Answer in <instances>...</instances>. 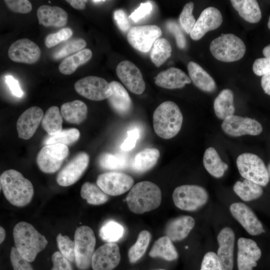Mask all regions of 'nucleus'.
I'll return each instance as SVG.
<instances>
[{"instance_id":"obj_1","label":"nucleus","mask_w":270,"mask_h":270,"mask_svg":"<svg viewBox=\"0 0 270 270\" xmlns=\"http://www.w3.org/2000/svg\"><path fill=\"white\" fill-rule=\"evenodd\" d=\"M0 182L5 198L12 205L23 207L31 202L34 194L32 184L20 172L5 170L0 175Z\"/></svg>"},{"instance_id":"obj_2","label":"nucleus","mask_w":270,"mask_h":270,"mask_svg":"<svg viewBox=\"0 0 270 270\" xmlns=\"http://www.w3.org/2000/svg\"><path fill=\"white\" fill-rule=\"evenodd\" d=\"M15 248L20 255L28 262H34L37 254L44 250L48 240L34 226L26 222L16 224L13 229Z\"/></svg>"},{"instance_id":"obj_3","label":"nucleus","mask_w":270,"mask_h":270,"mask_svg":"<svg viewBox=\"0 0 270 270\" xmlns=\"http://www.w3.org/2000/svg\"><path fill=\"white\" fill-rule=\"evenodd\" d=\"M183 122L182 113L173 102L160 104L154 112L153 126L156 134L164 139H170L180 131Z\"/></svg>"},{"instance_id":"obj_4","label":"nucleus","mask_w":270,"mask_h":270,"mask_svg":"<svg viewBox=\"0 0 270 270\" xmlns=\"http://www.w3.org/2000/svg\"><path fill=\"white\" fill-rule=\"evenodd\" d=\"M126 201L130 210L142 214L158 208L162 202V192L155 184L149 181L139 182L128 194Z\"/></svg>"},{"instance_id":"obj_5","label":"nucleus","mask_w":270,"mask_h":270,"mask_svg":"<svg viewBox=\"0 0 270 270\" xmlns=\"http://www.w3.org/2000/svg\"><path fill=\"white\" fill-rule=\"evenodd\" d=\"M210 50L218 60L233 62L241 59L246 48L243 41L232 34H222L210 43Z\"/></svg>"},{"instance_id":"obj_6","label":"nucleus","mask_w":270,"mask_h":270,"mask_svg":"<svg viewBox=\"0 0 270 270\" xmlns=\"http://www.w3.org/2000/svg\"><path fill=\"white\" fill-rule=\"evenodd\" d=\"M236 166L241 176L262 186H266L270 180L267 167L258 156L245 152L238 156Z\"/></svg>"},{"instance_id":"obj_7","label":"nucleus","mask_w":270,"mask_h":270,"mask_svg":"<svg viewBox=\"0 0 270 270\" xmlns=\"http://www.w3.org/2000/svg\"><path fill=\"white\" fill-rule=\"evenodd\" d=\"M175 206L186 211H194L208 201V194L203 187L194 184H184L176 187L172 194Z\"/></svg>"},{"instance_id":"obj_8","label":"nucleus","mask_w":270,"mask_h":270,"mask_svg":"<svg viewBox=\"0 0 270 270\" xmlns=\"http://www.w3.org/2000/svg\"><path fill=\"white\" fill-rule=\"evenodd\" d=\"M74 241L76 266L80 270H87L92 266L96 245V238L92 230L86 226L77 228Z\"/></svg>"},{"instance_id":"obj_9","label":"nucleus","mask_w":270,"mask_h":270,"mask_svg":"<svg viewBox=\"0 0 270 270\" xmlns=\"http://www.w3.org/2000/svg\"><path fill=\"white\" fill-rule=\"evenodd\" d=\"M68 152V147L63 144L46 145L37 155V164L44 172H55L60 169Z\"/></svg>"},{"instance_id":"obj_10","label":"nucleus","mask_w":270,"mask_h":270,"mask_svg":"<svg viewBox=\"0 0 270 270\" xmlns=\"http://www.w3.org/2000/svg\"><path fill=\"white\" fill-rule=\"evenodd\" d=\"M74 88L80 95L95 101L108 98L112 94L110 83L102 78L96 76L80 79L75 83Z\"/></svg>"},{"instance_id":"obj_11","label":"nucleus","mask_w":270,"mask_h":270,"mask_svg":"<svg viewBox=\"0 0 270 270\" xmlns=\"http://www.w3.org/2000/svg\"><path fill=\"white\" fill-rule=\"evenodd\" d=\"M222 128L225 134L233 137L258 136L262 131V124L256 120L234 114L223 120Z\"/></svg>"},{"instance_id":"obj_12","label":"nucleus","mask_w":270,"mask_h":270,"mask_svg":"<svg viewBox=\"0 0 270 270\" xmlns=\"http://www.w3.org/2000/svg\"><path fill=\"white\" fill-rule=\"evenodd\" d=\"M134 180L129 175L118 172H110L100 174L97 185L108 195H120L131 189Z\"/></svg>"},{"instance_id":"obj_13","label":"nucleus","mask_w":270,"mask_h":270,"mask_svg":"<svg viewBox=\"0 0 270 270\" xmlns=\"http://www.w3.org/2000/svg\"><path fill=\"white\" fill-rule=\"evenodd\" d=\"M161 34V29L156 26H136L129 30L127 40L134 48L146 52L150 50L152 44Z\"/></svg>"},{"instance_id":"obj_14","label":"nucleus","mask_w":270,"mask_h":270,"mask_svg":"<svg viewBox=\"0 0 270 270\" xmlns=\"http://www.w3.org/2000/svg\"><path fill=\"white\" fill-rule=\"evenodd\" d=\"M89 162L87 153L82 152L78 154L58 172L56 176L58 184L62 186L74 184L87 168Z\"/></svg>"},{"instance_id":"obj_15","label":"nucleus","mask_w":270,"mask_h":270,"mask_svg":"<svg viewBox=\"0 0 270 270\" xmlns=\"http://www.w3.org/2000/svg\"><path fill=\"white\" fill-rule=\"evenodd\" d=\"M118 76L126 88L136 94L144 90L146 84L138 68L128 60L120 62L116 68Z\"/></svg>"},{"instance_id":"obj_16","label":"nucleus","mask_w":270,"mask_h":270,"mask_svg":"<svg viewBox=\"0 0 270 270\" xmlns=\"http://www.w3.org/2000/svg\"><path fill=\"white\" fill-rule=\"evenodd\" d=\"M9 58L16 62L33 64L41 55L39 46L28 38H22L14 42L8 50Z\"/></svg>"},{"instance_id":"obj_17","label":"nucleus","mask_w":270,"mask_h":270,"mask_svg":"<svg viewBox=\"0 0 270 270\" xmlns=\"http://www.w3.org/2000/svg\"><path fill=\"white\" fill-rule=\"evenodd\" d=\"M234 218L250 235L258 236L264 232L263 226L252 210L242 202H234L230 208Z\"/></svg>"},{"instance_id":"obj_18","label":"nucleus","mask_w":270,"mask_h":270,"mask_svg":"<svg viewBox=\"0 0 270 270\" xmlns=\"http://www.w3.org/2000/svg\"><path fill=\"white\" fill-rule=\"evenodd\" d=\"M119 247L114 243L106 244L94 251L92 260L93 270H112L120 263Z\"/></svg>"},{"instance_id":"obj_19","label":"nucleus","mask_w":270,"mask_h":270,"mask_svg":"<svg viewBox=\"0 0 270 270\" xmlns=\"http://www.w3.org/2000/svg\"><path fill=\"white\" fill-rule=\"evenodd\" d=\"M222 22V17L219 10L214 7H208L200 14L190 33V36L193 40H198L206 32L220 27Z\"/></svg>"},{"instance_id":"obj_20","label":"nucleus","mask_w":270,"mask_h":270,"mask_svg":"<svg viewBox=\"0 0 270 270\" xmlns=\"http://www.w3.org/2000/svg\"><path fill=\"white\" fill-rule=\"evenodd\" d=\"M237 264L238 270H252L262 256L257 244L252 240L240 238L238 240Z\"/></svg>"},{"instance_id":"obj_21","label":"nucleus","mask_w":270,"mask_h":270,"mask_svg":"<svg viewBox=\"0 0 270 270\" xmlns=\"http://www.w3.org/2000/svg\"><path fill=\"white\" fill-rule=\"evenodd\" d=\"M217 240L218 248L217 256L222 270H232L235 234L229 227L223 228L219 232Z\"/></svg>"},{"instance_id":"obj_22","label":"nucleus","mask_w":270,"mask_h":270,"mask_svg":"<svg viewBox=\"0 0 270 270\" xmlns=\"http://www.w3.org/2000/svg\"><path fill=\"white\" fill-rule=\"evenodd\" d=\"M44 117V112L39 107L32 106L26 110L16 122L18 136L24 140L31 138L36 130Z\"/></svg>"},{"instance_id":"obj_23","label":"nucleus","mask_w":270,"mask_h":270,"mask_svg":"<svg viewBox=\"0 0 270 270\" xmlns=\"http://www.w3.org/2000/svg\"><path fill=\"white\" fill-rule=\"evenodd\" d=\"M37 16L39 24L46 27H62L66 24L68 18V14L64 9L48 5L38 8Z\"/></svg>"},{"instance_id":"obj_24","label":"nucleus","mask_w":270,"mask_h":270,"mask_svg":"<svg viewBox=\"0 0 270 270\" xmlns=\"http://www.w3.org/2000/svg\"><path fill=\"white\" fill-rule=\"evenodd\" d=\"M154 80L157 86L167 89L182 88L186 84L191 82V80L184 72L173 67L160 72Z\"/></svg>"},{"instance_id":"obj_25","label":"nucleus","mask_w":270,"mask_h":270,"mask_svg":"<svg viewBox=\"0 0 270 270\" xmlns=\"http://www.w3.org/2000/svg\"><path fill=\"white\" fill-rule=\"evenodd\" d=\"M195 224L193 218L183 216L170 220L166 224L165 234L172 241H180L185 238Z\"/></svg>"},{"instance_id":"obj_26","label":"nucleus","mask_w":270,"mask_h":270,"mask_svg":"<svg viewBox=\"0 0 270 270\" xmlns=\"http://www.w3.org/2000/svg\"><path fill=\"white\" fill-rule=\"evenodd\" d=\"M110 84L112 94L108 98L112 108L118 114L126 115L130 112L132 107L131 98L124 88L116 81H112Z\"/></svg>"},{"instance_id":"obj_27","label":"nucleus","mask_w":270,"mask_h":270,"mask_svg":"<svg viewBox=\"0 0 270 270\" xmlns=\"http://www.w3.org/2000/svg\"><path fill=\"white\" fill-rule=\"evenodd\" d=\"M188 70L190 79L197 88L206 92L215 90L216 85L214 80L199 64L190 62L188 64Z\"/></svg>"},{"instance_id":"obj_28","label":"nucleus","mask_w":270,"mask_h":270,"mask_svg":"<svg viewBox=\"0 0 270 270\" xmlns=\"http://www.w3.org/2000/svg\"><path fill=\"white\" fill-rule=\"evenodd\" d=\"M160 153L156 148H148L138 152L131 164L132 170L137 173H143L152 168L157 163Z\"/></svg>"},{"instance_id":"obj_29","label":"nucleus","mask_w":270,"mask_h":270,"mask_svg":"<svg viewBox=\"0 0 270 270\" xmlns=\"http://www.w3.org/2000/svg\"><path fill=\"white\" fill-rule=\"evenodd\" d=\"M60 112L62 116L67 122L78 124L86 118L88 108L83 102L75 100L62 104Z\"/></svg>"},{"instance_id":"obj_30","label":"nucleus","mask_w":270,"mask_h":270,"mask_svg":"<svg viewBox=\"0 0 270 270\" xmlns=\"http://www.w3.org/2000/svg\"><path fill=\"white\" fill-rule=\"evenodd\" d=\"M231 4L239 15L250 23H257L262 18L259 4L255 0H232Z\"/></svg>"},{"instance_id":"obj_31","label":"nucleus","mask_w":270,"mask_h":270,"mask_svg":"<svg viewBox=\"0 0 270 270\" xmlns=\"http://www.w3.org/2000/svg\"><path fill=\"white\" fill-rule=\"evenodd\" d=\"M203 164L207 172L216 178L222 177L228 169V165L220 158L216 150L209 147L205 150Z\"/></svg>"},{"instance_id":"obj_32","label":"nucleus","mask_w":270,"mask_h":270,"mask_svg":"<svg viewBox=\"0 0 270 270\" xmlns=\"http://www.w3.org/2000/svg\"><path fill=\"white\" fill-rule=\"evenodd\" d=\"M214 108L216 116L220 120L233 115L235 108L232 90L228 88L222 90L214 100Z\"/></svg>"},{"instance_id":"obj_33","label":"nucleus","mask_w":270,"mask_h":270,"mask_svg":"<svg viewBox=\"0 0 270 270\" xmlns=\"http://www.w3.org/2000/svg\"><path fill=\"white\" fill-rule=\"evenodd\" d=\"M149 256L152 258L160 257L172 261L178 258V254L172 240L166 236L156 241L149 252Z\"/></svg>"},{"instance_id":"obj_34","label":"nucleus","mask_w":270,"mask_h":270,"mask_svg":"<svg viewBox=\"0 0 270 270\" xmlns=\"http://www.w3.org/2000/svg\"><path fill=\"white\" fill-rule=\"evenodd\" d=\"M92 56V52L90 50L84 49L64 58L58 66L59 71L64 74H71L79 66L88 62Z\"/></svg>"},{"instance_id":"obj_35","label":"nucleus","mask_w":270,"mask_h":270,"mask_svg":"<svg viewBox=\"0 0 270 270\" xmlns=\"http://www.w3.org/2000/svg\"><path fill=\"white\" fill-rule=\"evenodd\" d=\"M234 192L244 201L249 202L262 196L263 190L261 186L248 180H238L233 187Z\"/></svg>"},{"instance_id":"obj_36","label":"nucleus","mask_w":270,"mask_h":270,"mask_svg":"<svg viewBox=\"0 0 270 270\" xmlns=\"http://www.w3.org/2000/svg\"><path fill=\"white\" fill-rule=\"evenodd\" d=\"M62 118L56 106H52L46 110L42 120V126L50 136L55 134L62 130Z\"/></svg>"},{"instance_id":"obj_37","label":"nucleus","mask_w":270,"mask_h":270,"mask_svg":"<svg viewBox=\"0 0 270 270\" xmlns=\"http://www.w3.org/2000/svg\"><path fill=\"white\" fill-rule=\"evenodd\" d=\"M82 198L92 205H100L106 202L108 196L97 185L90 182H84L80 190Z\"/></svg>"},{"instance_id":"obj_38","label":"nucleus","mask_w":270,"mask_h":270,"mask_svg":"<svg viewBox=\"0 0 270 270\" xmlns=\"http://www.w3.org/2000/svg\"><path fill=\"white\" fill-rule=\"evenodd\" d=\"M172 47L168 40L164 38L157 39L154 44L150 57L156 67H160L170 56Z\"/></svg>"},{"instance_id":"obj_39","label":"nucleus","mask_w":270,"mask_h":270,"mask_svg":"<svg viewBox=\"0 0 270 270\" xmlns=\"http://www.w3.org/2000/svg\"><path fill=\"white\" fill-rule=\"evenodd\" d=\"M151 235L148 230L141 231L136 243L132 246L128 252L129 260L134 263L138 260L144 254L149 244Z\"/></svg>"},{"instance_id":"obj_40","label":"nucleus","mask_w":270,"mask_h":270,"mask_svg":"<svg viewBox=\"0 0 270 270\" xmlns=\"http://www.w3.org/2000/svg\"><path fill=\"white\" fill-rule=\"evenodd\" d=\"M99 234L103 240L108 243H114L122 237L124 228L120 223L113 220H110L102 226Z\"/></svg>"},{"instance_id":"obj_41","label":"nucleus","mask_w":270,"mask_h":270,"mask_svg":"<svg viewBox=\"0 0 270 270\" xmlns=\"http://www.w3.org/2000/svg\"><path fill=\"white\" fill-rule=\"evenodd\" d=\"M80 136V132L76 128L65 129L55 134L48 135L44 140V144L46 145L56 144L70 145L76 142Z\"/></svg>"},{"instance_id":"obj_42","label":"nucleus","mask_w":270,"mask_h":270,"mask_svg":"<svg viewBox=\"0 0 270 270\" xmlns=\"http://www.w3.org/2000/svg\"><path fill=\"white\" fill-rule=\"evenodd\" d=\"M126 157L122 154H114L109 152L102 154L98 158V164L101 168L109 170H122L128 166Z\"/></svg>"},{"instance_id":"obj_43","label":"nucleus","mask_w":270,"mask_h":270,"mask_svg":"<svg viewBox=\"0 0 270 270\" xmlns=\"http://www.w3.org/2000/svg\"><path fill=\"white\" fill-rule=\"evenodd\" d=\"M86 45V42L83 38L71 40L56 50L53 54V58L55 60H60L72 53L82 50Z\"/></svg>"},{"instance_id":"obj_44","label":"nucleus","mask_w":270,"mask_h":270,"mask_svg":"<svg viewBox=\"0 0 270 270\" xmlns=\"http://www.w3.org/2000/svg\"><path fill=\"white\" fill-rule=\"evenodd\" d=\"M56 242L60 252L70 262H75L74 241L60 233L56 236Z\"/></svg>"},{"instance_id":"obj_45","label":"nucleus","mask_w":270,"mask_h":270,"mask_svg":"<svg viewBox=\"0 0 270 270\" xmlns=\"http://www.w3.org/2000/svg\"><path fill=\"white\" fill-rule=\"evenodd\" d=\"M194 7L193 2L186 4L184 6L179 18L182 28L187 34H190L196 22L192 14Z\"/></svg>"},{"instance_id":"obj_46","label":"nucleus","mask_w":270,"mask_h":270,"mask_svg":"<svg viewBox=\"0 0 270 270\" xmlns=\"http://www.w3.org/2000/svg\"><path fill=\"white\" fill-rule=\"evenodd\" d=\"M72 31L70 28H63L57 32L48 35L45 40V44L48 48H52L62 41L67 40L72 36Z\"/></svg>"},{"instance_id":"obj_47","label":"nucleus","mask_w":270,"mask_h":270,"mask_svg":"<svg viewBox=\"0 0 270 270\" xmlns=\"http://www.w3.org/2000/svg\"><path fill=\"white\" fill-rule=\"evenodd\" d=\"M10 260L14 270H34L30 262L24 258L14 246L10 250Z\"/></svg>"},{"instance_id":"obj_48","label":"nucleus","mask_w":270,"mask_h":270,"mask_svg":"<svg viewBox=\"0 0 270 270\" xmlns=\"http://www.w3.org/2000/svg\"><path fill=\"white\" fill-rule=\"evenodd\" d=\"M200 270H222L217 254L212 252H207L204 256Z\"/></svg>"},{"instance_id":"obj_49","label":"nucleus","mask_w":270,"mask_h":270,"mask_svg":"<svg viewBox=\"0 0 270 270\" xmlns=\"http://www.w3.org/2000/svg\"><path fill=\"white\" fill-rule=\"evenodd\" d=\"M166 27L175 37L178 46L181 49L184 48L186 46V40L178 24L174 20H170L166 22Z\"/></svg>"},{"instance_id":"obj_50","label":"nucleus","mask_w":270,"mask_h":270,"mask_svg":"<svg viewBox=\"0 0 270 270\" xmlns=\"http://www.w3.org/2000/svg\"><path fill=\"white\" fill-rule=\"evenodd\" d=\"M7 6L12 11L21 14H27L32 10L31 3L28 0H6Z\"/></svg>"},{"instance_id":"obj_51","label":"nucleus","mask_w":270,"mask_h":270,"mask_svg":"<svg viewBox=\"0 0 270 270\" xmlns=\"http://www.w3.org/2000/svg\"><path fill=\"white\" fill-rule=\"evenodd\" d=\"M53 266L51 270H73L70 262L60 252H56L52 256Z\"/></svg>"},{"instance_id":"obj_52","label":"nucleus","mask_w":270,"mask_h":270,"mask_svg":"<svg viewBox=\"0 0 270 270\" xmlns=\"http://www.w3.org/2000/svg\"><path fill=\"white\" fill-rule=\"evenodd\" d=\"M252 70L259 76L270 74V58L265 57L256 59L252 65Z\"/></svg>"},{"instance_id":"obj_53","label":"nucleus","mask_w":270,"mask_h":270,"mask_svg":"<svg viewBox=\"0 0 270 270\" xmlns=\"http://www.w3.org/2000/svg\"><path fill=\"white\" fill-rule=\"evenodd\" d=\"M152 6L150 2L141 3L140 6L130 16L129 18L137 22L148 16L152 12Z\"/></svg>"},{"instance_id":"obj_54","label":"nucleus","mask_w":270,"mask_h":270,"mask_svg":"<svg viewBox=\"0 0 270 270\" xmlns=\"http://www.w3.org/2000/svg\"><path fill=\"white\" fill-rule=\"evenodd\" d=\"M127 134V138L120 146L121 149L125 151L131 150L135 146L140 136L139 131L136 128L128 130Z\"/></svg>"},{"instance_id":"obj_55","label":"nucleus","mask_w":270,"mask_h":270,"mask_svg":"<svg viewBox=\"0 0 270 270\" xmlns=\"http://www.w3.org/2000/svg\"><path fill=\"white\" fill-rule=\"evenodd\" d=\"M114 20L119 28L123 32L130 30V24L128 16L122 10H118L114 12Z\"/></svg>"},{"instance_id":"obj_56","label":"nucleus","mask_w":270,"mask_h":270,"mask_svg":"<svg viewBox=\"0 0 270 270\" xmlns=\"http://www.w3.org/2000/svg\"><path fill=\"white\" fill-rule=\"evenodd\" d=\"M6 82L14 96L18 98L22 96L24 92L19 85L18 81L12 76H6Z\"/></svg>"},{"instance_id":"obj_57","label":"nucleus","mask_w":270,"mask_h":270,"mask_svg":"<svg viewBox=\"0 0 270 270\" xmlns=\"http://www.w3.org/2000/svg\"><path fill=\"white\" fill-rule=\"evenodd\" d=\"M261 85L264 92L270 96V74L262 76Z\"/></svg>"},{"instance_id":"obj_58","label":"nucleus","mask_w":270,"mask_h":270,"mask_svg":"<svg viewBox=\"0 0 270 270\" xmlns=\"http://www.w3.org/2000/svg\"><path fill=\"white\" fill-rule=\"evenodd\" d=\"M66 2L76 10H84L86 8V4L88 0H66Z\"/></svg>"},{"instance_id":"obj_59","label":"nucleus","mask_w":270,"mask_h":270,"mask_svg":"<svg viewBox=\"0 0 270 270\" xmlns=\"http://www.w3.org/2000/svg\"><path fill=\"white\" fill-rule=\"evenodd\" d=\"M262 53L266 58H270V44L264 48Z\"/></svg>"},{"instance_id":"obj_60","label":"nucleus","mask_w":270,"mask_h":270,"mask_svg":"<svg viewBox=\"0 0 270 270\" xmlns=\"http://www.w3.org/2000/svg\"><path fill=\"white\" fill-rule=\"evenodd\" d=\"M6 238V231L2 227H0V243L2 244L4 240Z\"/></svg>"},{"instance_id":"obj_61","label":"nucleus","mask_w":270,"mask_h":270,"mask_svg":"<svg viewBox=\"0 0 270 270\" xmlns=\"http://www.w3.org/2000/svg\"><path fill=\"white\" fill-rule=\"evenodd\" d=\"M90 2H92V3L98 4H101V3L104 2H106V0H91Z\"/></svg>"},{"instance_id":"obj_62","label":"nucleus","mask_w":270,"mask_h":270,"mask_svg":"<svg viewBox=\"0 0 270 270\" xmlns=\"http://www.w3.org/2000/svg\"><path fill=\"white\" fill-rule=\"evenodd\" d=\"M267 169H268V176H269V178L270 179V163L268 164V166H267Z\"/></svg>"},{"instance_id":"obj_63","label":"nucleus","mask_w":270,"mask_h":270,"mask_svg":"<svg viewBox=\"0 0 270 270\" xmlns=\"http://www.w3.org/2000/svg\"><path fill=\"white\" fill-rule=\"evenodd\" d=\"M268 28L270 30V16L268 23Z\"/></svg>"},{"instance_id":"obj_64","label":"nucleus","mask_w":270,"mask_h":270,"mask_svg":"<svg viewBox=\"0 0 270 270\" xmlns=\"http://www.w3.org/2000/svg\"><path fill=\"white\" fill-rule=\"evenodd\" d=\"M163 270V269H159V270Z\"/></svg>"}]
</instances>
